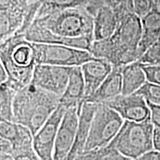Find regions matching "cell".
Instances as JSON below:
<instances>
[{"instance_id": "1", "label": "cell", "mask_w": 160, "mask_h": 160, "mask_svg": "<svg viewBox=\"0 0 160 160\" xmlns=\"http://www.w3.org/2000/svg\"><path fill=\"white\" fill-rule=\"evenodd\" d=\"M59 99V96L29 84L15 96L14 122L28 128L34 136L57 108Z\"/></svg>"}, {"instance_id": "2", "label": "cell", "mask_w": 160, "mask_h": 160, "mask_svg": "<svg viewBox=\"0 0 160 160\" xmlns=\"http://www.w3.org/2000/svg\"><path fill=\"white\" fill-rule=\"evenodd\" d=\"M0 63L8 74V82L16 89L19 91L28 85L37 65L33 43L20 33L1 42Z\"/></svg>"}, {"instance_id": "3", "label": "cell", "mask_w": 160, "mask_h": 160, "mask_svg": "<svg viewBox=\"0 0 160 160\" xmlns=\"http://www.w3.org/2000/svg\"><path fill=\"white\" fill-rule=\"evenodd\" d=\"M34 22L67 38L93 39V17L83 7L70 8L38 18Z\"/></svg>"}, {"instance_id": "4", "label": "cell", "mask_w": 160, "mask_h": 160, "mask_svg": "<svg viewBox=\"0 0 160 160\" xmlns=\"http://www.w3.org/2000/svg\"><path fill=\"white\" fill-rule=\"evenodd\" d=\"M154 128L151 119L141 122L125 120L119 133L110 145L129 159H135L154 149Z\"/></svg>"}, {"instance_id": "5", "label": "cell", "mask_w": 160, "mask_h": 160, "mask_svg": "<svg viewBox=\"0 0 160 160\" xmlns=\"http://www.w3.org/2000/svg\"><path fill=\"white\" fill-rule=\"evenodd\" d=\"M124 122L114 110L105 103H98L84 152L108 145L119 133Z\"/></svg>"}, {"instance_id": "6", "label": "cell", "mask_w": 160, "mask_h": 160, "mask_svg": "<svg viewBox=\"0 0 160 160\" xmlns=\"http://www.w3.org/2000/svg\"><path fill=\"white\" fill-rule=\"evenodd\" d=\"M33 43L37 64L74 67L93 59L89 51L66 45Z\"/></svg>"}, {"instance_id": "7", "label": "cell", "mask_w": 160, "mask_h": 160, "mask_svg": "<svg viewBox=\"0 0 160 160\" xmlns=\"http://www.w3.org/2000/svg\"><path fill=\"white\" fill-rule=\"evenodd\" d=\"M70 71L71 67L37 64L31 83L61 97L68 83Z\"/></svg>"}, {"instance_id": "8", "label": "cell", "mask_w": 160, "mask_h": 160, "mask_svg": "<svg viewBox=\"0 0 160 160\" xmlns=\"http://www.w3.org/2000/svg\"><path fill=\"white\" fill-rule=\"evenodd\" d=\"M67 109L59 104L48 120L33 136V146L40 160H53L58 129Z\"/></svg>"}, {"instance_id": "9", "label": "cell", "mask_w": 160, "mask_h": 160, "mask_svg": "<svg viewBox=\"0 0 160 160\" xmlns=\"http://www.w3.org/2000/svg\"><path fill=\"white\" fill-rule=\"evenodd\" d=\"M82 106V105L70 108L65 111L58 129L53 160L67 159L76 139Z\"/></svg>"}, {"instance_id": "10", "label": "cell", "mask_w": 160, "mask_h": 160, "mask_svg": "<svg viewBox=\"0 0 160 160\" xmlns=\"http://www.w3.org/2000/svg\"><path fill=\"white\" fill-rule=\"evenodd\" d=\"M103 103L117 111L124 120L141 122L151 119V111L147 101L137 93L121 94Z\"/></svg>"}, {"instance_id": "11", "label": "cell", "mask_w": 160, "mask_h": 160, "mask_svg": "<svg viewBox=\"0 0 160 160\" xmlns=\"http://www.w3.org/2000/svg\"><path fill=\"white\" fill-rule=\"evenodd\" d=\"M27 3L24 0L0 1V40L15 34L22 25Z\"/></svg>"}, {"instance_id": "12", "label": "cell", "mask_w": 160, "mask_h": 160, "mask_svg": "<svg viewBox=\"0 0 160 160\" xmlns=\"http://www.w3.org/2000/svg\"><path fill=\"white\" fill-rule=\"evenodd\" d=\"M24 36L26 39L33 43L66 45L75 48L85 50L89 52L93 42V39L88 38H67L61 37L39 25L36 22L26 31Z\"/></svg>"}, {"instance_id": "13", "label": "cell", "mask_w": 160, "mask_h": 160, "mask_svg": "<svg viewBox=\"0 0 160 160\" xmlns=\"http://www.w3.org/2000/svg\"><path fill=\"white\" fill-rule=\"evenodd\" d=\"M85 80V100L97 91L113 70V65L105 59L93 58L81 66ZM83 100V102H84Z\"/></svg>"}, {"instance_id": "14", "label": "cell", "mask_w": 160, "mask_h": 160, "mask_svg": "<svg viewBox=\"0 0 160 160\" xmlns=\"http://www.w3.org/2000/svg\"><path fill=\"white\" fill-rule=\"evenodd\" d=\"M98 103L84 102L79 113L76 139L66 160H75L85 151V148Z\"/></svg>"}, {"instance_id": "15", "label": "cell", "mask_w": 160, "mask_h": 160, "mask_svg": "<svg viewBox=\"0 0 160 160\" xmlns=\"http://www.w3.org/2000/svg\"><path fill=\"white\" fill-rule=\"evenodd\" d=\"M85 85L81 66L71 67L69 80L65 93L60 97L59 104L66 109L82 105Z\"/></svg>"}, {"instance_id": "16", "label": "cell", "mask_w": 160, "mask_h": 160, "mask_svg": "<svg viewBox=\"0 0 160 160\" xmlns=\"http://www.w3.org/2000/svg\"><path fill=\"white\" fill-rule=\"evenodd\" d=\"M142 35L138 46L140 58L160 39V8L154 7L141 18Z\"/></svg>"}, {"instance_id": "17", "label": "cell", "mask_w": 160, "mask_h": 160, "mask_svg": "<svg viewBox=\"0 0 160 160\" xmlns=\"http://www.w3.org/2000/svg\"><path fill=\"white\" fill-rule=\"evenodd\" d=\"M122 67H113L111 73L99 86L94 94L84 100V102L103 103L121 95L122 91Z\"/></svg>"}, {"instance_id": "18", "label": "cell", "mask_w": 160, "mask_h": 160, "mask_svg": "<svg viewBox=\"0 0 160 160\" xmlns=\"http://www.w3.org/2000/svg\"><path fill=\"white\" fill-rule=\"evenodd\" d=\"M118 19L111 7L105 5L99 9L93 17L94 41L109 39L114 34L118 27Z\"/></svg>"}, {"instance_id": "19", "label": "cell", "mask_w": 160, "mask_h": 160, "mask_svg": "<svg viewBox=\"0 0 160 160\" xmlns=\"http://www.w3.org/2000/svg\"><path fill=\"white\" fill-rule=\"evenodd\" d=\"M122 95L128 96L135 93L147 82L142 65L139 62L122 67Z\"/></svg>"}, {"instance_id": "20", "label": "cell", "mask_w": 160, "mask_h": 160, "mask_svg": "<svg viewBox=\"0 0 160 160\" xmlns=\"http://www.w3.org/2000/svg\"><path fill=\"white\" fill-rule=\"evenodd\" d=\"M18 91L8 82L0 84V119L14 122L13 101Z\"/></svg>"}, {"instance_id": "21", "label": "cell", "mask_w": 160, "mask_h": 160, "mask_svg": "<svg viewBox=\"0 0 160 160\" xmlns=\"http://www.w3.org/2000/svg\"><path fill=\"white\" fill-rule=\"evenodd\" d=\"M90 0H44L38 12L37 19L70 8L83 7L86 8Z\"/></svg>"}, {"instance_id": "22", "label": "cell", "mask_w": 160, "mask_h": 160, "mask_svg": "<svg viewBox=\"0 0 160 160\" xmlns=\"http://www.w3.org/2000/svg\"><path fill=\"white\" fill-rule=\"evenodd\" d=\"M75 160H132L123 155L115 147L109 145L105 147L84 152Z\"/></svg>"}, {"instance_id": "23", "label": "cell", "mask_w": 160, "mask_h": 160, "mask_svg": "<svg viewBox=\"0 0 160 160\" xmlns=\"http://www.w3.org/2000/svg\"><path fill=\"white\" fill-rule=\"evenodd\" d=\"M90 53L94 58L105 59L111 64L115 53V45L112 38L93 41Z\"/></svg>"}, {"instance_id": "24", "label": "cell", "mask_w": 160, "mask_h": 160, "mask_svg": "<svg viewBox=\"0 0 160 160\" xmlns=\"http://www.w3.org/2000/svg\"><path fill=\"white\" fill-rule=\"evenodd\" d=\"M135 93L141 96L147 102L160 105V85L146 82Z\"/></svg>"}, {"instance_id": "25", "label": "cell", "mask_w": 160, "mask_h": 160, "mask_svg": "<svg viewBox=\"0 0 160 160\" xmlns=\"http://www.w3.org/2000/svg\"><path fill=\"white\" fill-rule=\"evenodd\" d=\"M19 133V124L14 122L0 119V138L13 144Z\"/></svg>"}, {"instance_id": "26", "label": "cell", "mask_w": 160, "mask_h": 160, "mask_svg": "<svg viewBox=\"0 0 160 160\" xmlns=\"http://www.w3.org/2000/svg\"><path fill=\"white\" fill-rule=\"evenodd\" d=\"M138 62L142 65H160V40L148 49Z\"/></svg>"}, {"instance_id": "27", "label": "cell", "mask_w": 160, "mask_h": 160, "mask_svg": "<svg viewBox=\"0 0 160 160\" xmlns=\"http://www.w3.org/2000/svg\"><path fill=\"white\" fill-rule=\"evenodd\" d=\"M133 11L140 18L149 13L154 7H157L153 0H132Z\"/></svg>"}, {"instance_id": "28", "label": "cell", "mask_w": 160, "mask_h": 160, "mask_svg": "<svg viewBox=\"0 0 160 160\" xmlns=\"http://www.w3.org/2000/svg\"><path fill=\"white\" fill-rule=\"evenodd\" d=\"M147 81L160 85V65H142Z\"/></svg>"}, {"instance_id": "29", "label": "cell", "mask_w": 160, "mask_h": 160, "mask_svg": "<svg viewBox=\"0 0 160 160\" xmlns=\"http://www.w3.org/2000/svg\"><path fill=\"white\" fill-rule=\"evenodd\" d=\"M12 157L14 160H40L33 148L25 151L16 152L13 153Z\"/></svg>"}, {"instance_id": "30", "label": "cell", "mask_w": 160, "mask_h": 160, "mask_svg": "<svg viewBox=\"0 0 160 160\" xmlns=\"http://www.w3.org/2000/svg\"><path fill=\"white\" fill-rule=\"evenodd\" d=\"M151 111V120L154 127L160 128V105L147 102Z\"/></svg>"}, {"instance_id": "31", "label": "cell", "mask_w": 160, "mask_h": 160, "mask_svg": "<svg viewBox=\"0 0 160 160\" xmlns=\"http://www.w3.org/2000/svg\"><path fill=\"white\" fill-rule=\"evenodd\" d=\"M0 153L9 154L13 153V145L8 140L0 138Z\"/></svg>"}, {"instance_id": "32", "label": "cell", "mask_w": 160, "mask_h": 160, "mask_svg": "<svg viewBox=\"0 0 160 160\" xmlns=\"http://www.w3.org/2000/svg\"><path fill=\"white\" fill-rule=\"evenodd\" d=\"M132 160H160V152L153 149Z\"/></svg>"}, {"instance_id": "33", "label": "cell", "mask_w": 160, "mask_h": 160, "mask_svg": "<svg viewBox=\"0 0 160 160\" xmlns=\"http://www.w3.org/2000/svg\"><path fill=\"white\" fill-rule=\"evenodd\" d=\"M153 148L160 152V128H154L153 131Z\"/></svg>"}, {"instance_id": "34", "label": "cell", "mask_w": 160, "mask_h": 160, "mask_svg": "<svg viewBox=\"0 0 160 160\" xmlns=\"http://www.w3.org/2000/svg\"><path fill=\"white\" fill-rule=\"evenodd\" d=\"M8 79L9 77L7 71H6L2 64L0 63V84L6 82L8 80Z\"/></svg>"}, {"instance_id": "35", "label": "cell", "mask_w": 160, "mask_h": 160, "mask_svg": "<svg viewBox=\"0 0 160 160\" xmlns=\"http://www.w3.org/2000/svg\"><path fill=\"white\" fill-rule=\"evenodd\" d=\"M106 5L110 6L112 8H115L116 6L120 5L123 2H128L131 1V0H105Z\"/></svg>"}, {"instance_id": "36", "label": "cell", "mask_w": 160, "mask_h": 160, "mask_svg": "<svg viewBox=\"0 0 160 160\" xmlns=\"http://www.w3.org/2000/svg\"><path fill=\"white\" fill-rule=\"evenodd\" d=\"M0 160H14L11 155L0 153Z\"/></svg>"}, {"instance_id": "37", "label": "cell", "mask_w": 160, "mask_h": 160, "mask_svg": "<svg viewBox=\"0 0 160 160\" xmlns=\"http://www.w3.org/2000/svg\"><path fill=\"white\" fill-rule=\"evenodd\" d=\"M24 1H25V2H28V1H30V0H24Z\"/></svg>"}, {"instance_id": "38", "label": "cell", "mask_w": 160, "mask_h": 160, "mask_svg": "<svg viewBox=\"0 0 160 160\" xmlns=\"http://www.w3.org/2000/svg\"><path fill=\"white\" fill-rule=\"evenodd\" d=\"M159 40H160V39H159Z\"/></svg>"}]
</instances>
